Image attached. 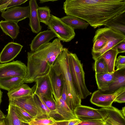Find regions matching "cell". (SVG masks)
<instances>
[{
  "instance_id": "6da1fadb",
  "label": "cell",
  "mask_w": 125,
  "mask_h": 125,
  "mask_svg": "<svg viewBox=\"0 0 125 125\" xmlns=\"http://www.w3.org/2000/svg\"><path fill=\"white\" fill-rule=\"evenodd\" d=\"M63 9L67 15L81 19L95 29L125 14V0H66Z\"/></svg>"
},
{
  "instance_id": "7a4b0ae2",
  "label": "cell",
  "mask_w": 125,
  "mask_h": 125,
  "mask_svg": "<svg viewBox=\"0 0 125 125\" xmlns=\"http://www.w3.org/2000/svg\"><path fill=\"white\" fill-rule=\"evenodd\" d=\"M63 48L61 41L57 38L34 52H28L24 83H33L37 78L47 74L50 68L48 63L49 59L55 54H59Z\"/></svg>"
},
{
  "instance_id": "3957f363",
  "label": "cell",
  "mask_w": 125,
  "mask_h": 125,
  "mask_svg": "<svg viewBox=\"0 0 125 125\" xmlns=\"http://www.w3.org/2000/svg\"><path fill=\"white\" fill-rule=\"evenodd\" d=\"M93 41L91 53L95 61L107 51L120 43L125 42V36L121 33L106 27L97 29Z\"/></svg>"
},
{
  "instance_id": "277c9868",
  "label": "cell",
  "mask_w": 125,
  "mask_h": 125,
  "mask_svg": "<svg viewBox=\"0 0 125 125\" xmlns=\"http://www.w3.org/2000/svg\"><path fill=\"white\" fill-rule=\"evenodd\" d=\"M68 49L64 48L58 55L55 62L58 65L62 77L65 82L67 89L68 96L66 103L72 111L81 104V99L76 91L69 65Z\"/></svg>"
},
{
  "instance_id": "5b68a950",
  "label": "cell",
  "mask_w": 125,
  "mask_h": 125,
  "mask_svg": "<svg viewBox=\"0 0 125 125\" xmlns=\"http://www.w3.org/2000/svg\"><path fill=\"white\" fill-rule=\"evenodd\" d=\"M68 57L69 68L75 90L81 99H85L92 93L88 90L85 83L83 64L75 53L69 51Z\"/></svg>"
},
{
  "instance_id": "8992f818",
  "label": "cell",
  "mask_w": 125,
  "mask_h": 125,
  "mask_svg": "<svg viewBox=\"0 0 125 125\" xmlns=\"http://www.w3.org/2000/svg\"><path fill=\"white\" fill-rule=\"evenodd\" d=\"M47 26L48 30L52 31L56 37L63 42H69L75 36L74 30L63 22L60 18L52 15H51Z\"/></svg>"
},
{
  "instance_id": "52a82bcc",
  "label": "cell",
  "mask_w": 125,
  "mask_h": 125,
  "mask_svg": "<svg viewBox=\"0 0 125 125\" xmlns=\"http://www.w3.org/2000/svg\"><path fill=\"white\" fill-rule=\"evenodd\" d=\"M27 70V66L21 61L0 63V78L16 77L24 78Z\"/></svg>"
},
{
  "instance_id": "ba28073f",
  "label": "cell",
  "mask_w": 125,
  "mask_h": 125,
  "mask_svg": "<svg viewBox=\"0 0 125 125\" xmlns=\"http://www.w3.org/2000/svg\"><path fill=\"white\" fill-rule=\"evenodd\" d=\"M125 91V87H121L114 92L106 94L98 89L92 94L90 99L93 104L102 108H109L112 106V104L116 98Z\"/></svg>"
},
{
  "instance_id": "9c48e42d",
  "label": "cell",
  "mask_w": 125,
  "mask_h": 125,
  "mask_svg": "<svg viewBox=\"0 0 125 125\" xmlns=\"http://www.w3.org/2000/svg\"><path fill=\"white\" fill-rule=\"evenodd\" d=\"M34 92L20 97L9 99V104L23 109L34 117L38 116V109L33 97Z\"/></svg>"
},
{
  "instance_id": "30bf717a",
  "label": "cell",
  "mask_w": 125,
  "mask_h": 125,
  "mask_svg": "<svg viewBox=\"0 0 125 125\" xmlns=\"http://www.w3.org/2000/svg\"><path fill=\"white\" fill-rule=\"evenodd\" d=\"M105 124L108 125H125V117L120 110L113 106L99 109Z\"/></svg>"
},
{
  "instance_id": "8fae6325",
  "label": "cell",
  "mask_w": 125,
  "mask_h": 125,
  "mask_svg": "<svg viewBox=\"0 0 125 125\" xmlns=\"http://www.w3.org/2000/svg\"><path fill=\"white\" fill-rule=\"evenodd\" d=\"M35 84L31 88L34 93L41 97L54 99L53 91L48 74L37 78Z\"/></svg>"
},
{
  "instance_id": "7c38bea8",
  "label": "cell",
  "mask_w": 125,
  "mask_h": 125,
  "mask_svg": "<svg viewBox=\"0 0 125 125\" xmlns=\"http://www.w3.org/2000/svg\"><path fill=\"white\" fill-rule=\"evenodd\" d=\"M30 12L29 5L23 7L16 6L2 12L1 15L5 21H11L18 23L19 21L29 18Z\"/></svg>"
},
{
  "instance_id": "4fadbf2b",
  "label": "cell",
  "mask_w": 125,
  "mask_h": 125,
  "mask_svg": "<svg viewBox=\"0 0 125 125\" xmlns=\"http://www.w3.org/2000/svg\"><path fill=\"white\" fill-rule=\"evenodd\" d=\"M50 81L54 98L61 96L62 80L59 66L55 62L50 67L48 74Z\"/></svg>"
},
{
  "instance_id": "5bb4252c",
  "label": "cell",
  "mask_w": 125,
  "mask_h": 125,
  "mask_svg": "<svg viewBox=\"0 0 125 125\" xmlns=\"http://www.w3.org/2000/svg\"><path fill=\"white\" fill-rule=\"evenodd\" d=\"M78 119L81 121L103 120V117L99 109L81 104L76 107L73 111Z\"/></svg>"
},
{
  "instance_id": "9a60e30c",
  "label": "cell",
  "mask_w": 125,
  "mask_h": 125,
  "mask_svg": "<svg viewBox=\"0 0 125 125\" xmlns=\"http://www.w3.org/2000/svg\"><path fill=\"white\" fill-rule=\"evenodd\" d=\"M23 47L16 42L8 43L0 53V62L6 63L13 60L20 53Z\"/></svg>"
},
{
  "instance_id": "2e32d148",
  "label": "cell",
  "mask_w": 125,
  "mask_h": 125,
  "mask_svg": "<svg viewBox=\"0 0 125 125\" xmlns=\"http://www.w3.org/2000/svg\"><path fill=\"white\" fill-rule=\"evenodd\" d=\"M56 36L50 30L40 32L33 38L29 45L31 52H34L44 45Z\"/></svg>"
},
{
  "instance_id": "e0dca14e",
  "label": "cell",
  "mask_w": 125,
  "mask_h": 125,
  "mask_svg": "<svg viewBox=\"0 0 125 125\" xmlns=\"http://www.w3.org/2000/svg\"><path fill=\"white\" fill-rule=\"evenodd\" d=\"M114 74V80L108 87L102 90H100L102 92L112 93L121 87H125V68L115 70Z\"/></svg>"
},
{
  "instance_id": "ac0fdd59",
  "label": "cell",
  "mask_w": 125,
  "mask_h": 125,
  "mask_svg": "<svg viewBox=\"0 0 125 125\" xmlns=\"http://www.w3.org/2000/svg\"><path fill=\"white\" fill-rule=\"evenodd\" d=\"M29 4L30 8L29 25L33 33L38 34L42 28L37 14V9L39 6L36 0H30Z\"/></svg>"
},
{
  "instance_id": "d6986e66",
  "label": "cell",
  "mask_w": 125,
  "mask_h": 125,
  "mask_svg": "<svg viewBox=\"0 0 125 125\" xmlns=\"http://www.w3.org/2000/svg\"><path fill=\"white\" fill-rule=\"evenodd\" d=\"M54 99L56 101V107L58 115H60L63 120L70 121L78 119L61 96L59 99Z\"/></svg>"
},
{
  "instance_id": "ffe728a7",
  "label": "cell",
  "mask_w": 125,
  "mask_h": 125,
  "mask_svg": "<svg viewBox=\"0 0 125 125\" xmlns=\"http://www.w3.org/2000/svg\"><path fill=\"white\" fill-rule=\"evenodd\" d=\"M0 27L4 33L13 40L17 38L19 33L20 27L14 21L2 20L0 21Z\"/></svg>"
},
{
  "instance_id": "44dd1931",
  "label": "cell",
  "mask_w": 125,
  "mask_h": 125,
  "mask_svg": "<svg viewBox=\"0 0 125 125\" xmlns=\"http://www.w3.org/2000/svg\"><path fill=\"white\" fill-rule=\"evenodd\" d=\"M60 19L63 22L74 30L77 29H86L89 25L85 20L75 16L67 15Z\"/></svg>"
},
{
  "instance_id": "7402d4cb",
  "label": "cell",
  "mask_w": 125,
  "mask_h": 125,
  "mask_svg": "<svg viewBox=\"0 0 125 125\" xmlns=\"http://www.w3.org/2000/svg\"><path fill=\"white\" fill-rule=\"evenodd\" d=\"M95 77L98 89L102 90L108 87L114 80V72L95 73Z\"/></svg>"
},
{
  "instance_id": "603a6c76",
  "label": "cell",
  "mask_w": 125,
  "mask_h": 125,
  "mask_svg": "<svg viewBox=\"0 0 125 125\" xmlns=\"http://www.w3.org/2000/svg\"><path fill=\"white\" fill-rule=\"evenodd\" d=\"M24 83V78L21 77L0 78V88L9 92Z\"/></svg>"
},
{
  "instance_id": "cb8c5ba5",
  "label": "cell",
  "mask_w": 125,
  "mask_h": 125,
  "mask_svg": "<svg viewBox=\"0 0 125 125\" xmlns=\"http://www.w3.org/2000/svg\"><path fill=\"white\" fill-rule=\"evenodd\" d=\"M118 54L117 49L115 46L106 52L101 56L106 62L109 72H114L115 70V63Z\"/></svg>"
},
{
  "instance_id": "d4e9b609",
  "label": "cell",
  "mask_w": 125,
  "mask_h": 125,
  "mask_svg": "<svg viewBox=\"0 0 125 125\" xmlns=\"http://www.w3.org/2000/svg\"><path fill=\"white\" fill-rule=\"evenodd\" d=\"M32 91L31 88L23 83L8 92L7 95L9 99L16 98L28 95Z\"/></svg>"
},
{
  "instance_id": "484cf974",
  "label": "cell",
  "mask_w": 125,
  "mask_h": 125,
  "mask_svg": "<svg viewBox=\"0 0 125 125\" xmlns=\"http://www.w3.org/2000/svg\"><path fill=\"white\" fill-rule=\"evenodd\" d=\"M33 97L38 109V116L37 118L52 117L50 110L44 103L41 97L34 93Z\"/></svg>"
},
{
  "instance_id": "4316f807",
  "label": "cell",
  "mask_w": 125,
  "mask_h": 125,
  "mask_svg": "<svg viewBox=\"0 0 125 125\" xmlns=\"http://www.w3.org/2000/svg\"><path fill=\"white\" fill-rule=\"evenodd\" d=\"M7 110V114L5 118L8 125H21V122L17 116L12 104H9Z\"/></svg>"
},
{
  "instance_id": "83f0119b",
  "label": "cell",
  "mask_w": 125,
  "mask_h": 125,
  "mask_svg": "<svg viewBox=\"0 0 125 125\" xmlns=\"http://www.w3.org/2000/svg\"><path fill=\"white\" fill-rule=\"evenodd\" d=\"M51 12L48 6L39 7L37 9V12L40 22L47 25L50 18Z\"/></svg>"
},
{
  "instance_id": "f1b7e54d",
  "label": "cell",
  "mask_w": 125,
  "mask_h": 125,
  "mask_svg": "<svg viewBox=\"0 0 125 125\" xmlns=\"http://www.w3.org/2000/svg\"><path fill=\"white\" fill-rule=\"evenodd\" d=\"M123 16V15L111 21L106 24L105 26L125 35V23H124L123 20L121 19Z\"/></svg>"
},
{
  "instance_id": "f546056e",
  "label": "cell",
  "mask_w": 125,
  "mask_h": 125,
  "mask_svg": "<svg viewBox=\"0 0 125 125\" xmlns=\"http://www.w3.org/2000/svg\"><path fill=\"white\" fill-rule=\"evenodd\" d=\"M93 68L95 73L100 74L109 72L107 64L101 56L95 61Z\"/></svg>"
},
{
  "instance_id": "4dcf8cb0",
  "label": "cell",
  "mask_w": 125,
  "mask_h": 125,
  "mask_svg": "<svg viewBox=\"0 0 125 125\" xmlns=\"http://www.w3.org/2000/svg\"><path fill=\"white\" fill-rule=\"evenodd\" d=\"M12 105L17 116L21 122L28 123L32 119L35 118L20 107Z\"/></svg>"
},
{
  "instance_id": "1f68e13d",
  "label": "cell",
  "mask_w": 125,
  "mask_h": 125,
  "mask_svg": "<svg viewBox=\"0 0 125 125\" xmlns=\"http://www.w3.org/2000/svg\"><path fill=\"white\" fill-rule=\"evenodd\" d=\"M56 120L52 117L42 118L35 117L28 124L30 125H47L54 123Z\"/></svg>"
},
{
  "instance_id": "d6a6232c",
  "label": "cell",
  "mask_w": 125,
  "mask_h": 125,
  "mask_svg": "<svg viewBox=\"0 0 125 125\" xmlns=\"http://www.w3.org/2000/svg\"><path fill=\"white\" fill-rule=\"evenodd\" d=\"M40 97L46 106L50 110L52 117H53V116L54 115H58L56 107V101L54 99H50L44 97Z\"/></svg>"
},
{
  "instance_id": "836d02e7",
  "label": "cell",
  "mask_w": 125,
  "mask_h": 125,
  "mask_svg": "<svg viewBox=\"0 0 125 125\" xmlns=\"http://www.w3.org/2000/svg\"><path fill=\"white\" fill-rule=\"evenodd\" d=\"M116 70H118L125 68V56L119 55L116 58L115 65Z\"/></svg>"
},
{
  "instance_id": "e575fe53",
  "label": "cell",
  "mask_w": 125,
  "mask_h": 125,
  "mask_svg": "<svg viewBox=\"0 0 125 125\" xmlns=\"http://www.w3.org/2000/svg\"><path fill=\"white\" fill-rule=\"evenodd\" d=\"M104 123L103 120L82 121L79 123L75 125H102Z\"/></svg>"
},
{
  "instance_id": "d590c367",
  "label": "cell",
  "mask_w": 125,
  "mask_h": 125,
  "mask_svg": "<svg viewBox=\"0 0 125 125\" xmlns=\"http://www.w3.org/2000/svg\"><path fill=\"white\" fill-rule=\"evenodd\" d=\"M28 0H9L5 10L15 6L20 5L26 2Z\"/></svg>"
},
{
  "instance_id": "8d00e7d4",
  "label": "cell",
  "mask_w": 125,
  "mask_h": 125,
  "mask_svg": "<svg viewBox=\"0 0 125 125\" xmlns=\"http://www.w3.org/2000/svg\"><path fill=\"white\" fill-rule=\"evenodd\" d=\"M62 84L61 92V97L66 102L68 96L67 90L64 81L62 78Z\"/></svg>"
},
{
  "instance_id": "74e56055",
  "label": "cell",
  "mask_w": 125,
  "mask_h": 125,
  "mask_svg": "<svg viewBox=\"0 0 125 125\" xmlns=\"http://www.w3.org/2000/svg\"><path fill=\"white\" fill-rule=\"evenodd\" d=\"M114 102L123 103L125 102V91L118 95L115 100Z\"/></svg>"
},
{
  "instance_id": "f35d334b",
  "label": "cell",
  "mask_w": 125,
  "mask_h": 125,
  "mask_svg": "<svg viewBox=\"0 0 125 125\" xmlns=\"http://www.w3.org/2000/svg\"><path fill=\"white\" fill-rule=\"evenodd\" d=\"M118 54L125 52V42H121L115 46Z\"/></svg>"
},
{
  "instance_id": "ab89813d",
  "label": "cell",
  "mask_w": 125,
  "mask_h": 125,
  "mask_svg": "<svg viewBox=\"0 0 125 125\" xmlns=\"http://www.w3.org/2000/svg\"><path fill=\"white\" fill-rule=\"evenodd\" d=\"M70 121L64 120H56L54 123L47 125H68Z\"/></svg>"
},
{
  "instance_id": "60d3db41",
  "label": "cell",
  "mask_w": 125,
  "mask_h": 125,
  "mask_svg": "<svg viewBox=\"0 0 125 125\" xmlns=\"http://www.w3.org/2000/svg\"><path fill=\"white\" fill-rule=\"evenodd\" d=\"M82 121L79 119H76L69 121L68 125H75L81 122Z\"/></svg>"
},
{
  "instance_id": "b9f144b4",
  "label": "cell",
  "mask_w": 125,
  "mask_h": 125,
  "mask_svg": "<svg viewBox=\"0 0 125 125\" xmlns=\"http://www.w3.org/2000/svg\"><path fill=\"white\" fill-rule=\"evenodd\" d=\"M6 115H4L0 109V121L5 119Z\"/></svg>"
},
{
  "instance_id": "7bdbcfd3",
  "label": "cell",
  "mask_w": 125,
  "mask_h": 125,
  "mask_svg": "<svg viewBox=\"0 0 125 125\" xmlns=\"http://www.w3.org/2000/svg\"><path fill=\"white\" fill-rule=\"evenodd\" d=\"M57 0H39V3H44L48 2L49 1H52L53 2Z\"/></svg>"
},
{
  "instance_id": "ee69618b",
  "label": "cell",
  "mask_w": 125,
  "mask_h": 125,
  "mask_svg": "<svg viewBox=\"0 0 125 125\" xmlns=\"http://www.w3.org/2000/svg\"><path fill=\"white\" fill-rule=\"evenodd\" d=\"M125 106L123 107L121 110H120L121 112L123 115L125 117Z\"/></svg>"
},
{
  "instance_id": "f6af8a7d",
  "label": "cell",
  "mask_w": 125,
  "mask_h": 125,
  "mask_svg": "<svg viewBox=\"0 0 125 125\" xmlns=\"http://www.w3.org/2000/svg\"><path fill=\"white\" fill-rule=\"evenodd\" d=\"M0 88V105L2 102V92L1 91Z\"/></svg>"
},
{
  "instance_id": "bcb514c9",
  "label": "cell",
  "mask_w": 125,
  "mask_h": 125,
  "mask_svg": "<svg viewBox=\"0 0 125 125\" xmlns=\"http://www.w3.org/2000/svg\"><path fill=\"white\" fill-rule=\"evenodd\" d=\"M3 125H8L7 121L5 118L4 119Z\"/></svg>"
},
{
  "instance_id": "7dc6e473",
  "label": "cell",
  "mask_w": 125,
  "mask_h": 125,
  "mask_svg": "<svg viewBox=\"0 0 125 125\" xmlns=\"http://www.w3.org/2000/svg\"><path fill=\"white\" fill-rule=\"evenodd\" d=\"M28 123L21 122V125H28Z\"/></svg>"
},
{
  "instance_id": "c3c4849f",
  "label": "cell",
  "mask_w": 125,
  "mask_h": 125,
  "mask_svg": "<svg viewBox=\"0 0 125 125\" xmlns=\"http://www.w3.org/2000/svg\"><path fill=\"white\" fill-rule=\"evenodd\" d=\"M4 119L0 121V125H3Z\"/></svg>"
},
{
  "instance_id": "681fc988",
  "label": "cell",
  "mask_w": 125,
  "mask_h": 125,
  "mask_svg": "<svg viewBox=\"0 0 125 125\" xmlns=\"http://www.w3.org/2000/svg\"><path fill=\"white\" fill-rule=\"evenodd\" d=\"M1 9L0 8V12L1 11H2Z\"/></svg>"
},
{
  "instance_id": "f907efd6",
  "label": "cell",
  "mask_w": 125,
  "mask_h": 125,
  "mask_svg": "<svg viewBox=\"0 0 125 125\" xmlns=\"http://www.w3.org/2000/svg\"><path fill=\"white\" fill-rule=\"evenodd\" d=\"M102 125H105V123H104V124H103Z\"/></svg>"
},
{
  "instance_id": "816d5d0a",
  "label": "cell",
  "mask_w": 125,
  "mask_h": 125,
  "mask_svg": "<svg viewBox=\"0 0 125 125\" xmlns=\"http://www.w3.org/2000/svg\"><path fill=\"white\" fill-rule=\"evenodd\" d=\"M28 125H29V124H28Z\"/></svg>"
},
{
  "instance_id": "f5cc1de1",
  "label": "cell",
  "mask_w": 125,
  "mask_h": 125,
  "mask_svg": "<svg viewBox=\"0 0 125 125\" xmlns=\"http://www.w3.org/2000/svg\"><path fill=\"white\" fill-rule=\"evenodd\" d=\"M105 124V125H106V124Z\"/></svg>"
}]
</instances>
